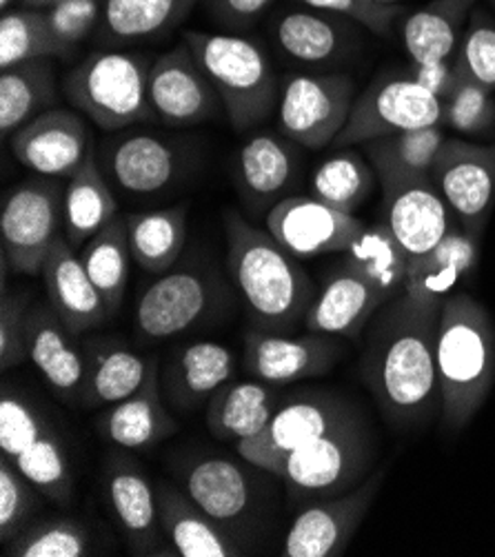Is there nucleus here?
Segmentation results:
<instances>
[{"instance_id": "obj_1", "label": "nucleus", "mask_w": 495, "mask_h": 557, "mask_svg": "<svg viewBox=\"0 0 495 557\" xmlns=\"http://www.w3.org/2000/svg\"><path fill=\"white\" fill-rule=\"evenodd\" d=\"M443 300L407 292L382 307L371 324L360 371L384 418L398 426L424 422L440 407L435 331Z\"/></svg>"}, {"instance_id": "obj_2", "label": "nucleus", "mask_w": 495, "mask_h": 557, "mask_svg": "<svg viewBox=\"0 0 495 557\" xmlns=\"http://www.w3.org/2000/svg\"><path fill=\"white\" fill-rule=\"evenodd\" d=\"M225 234L230 273L258 329L283 333L305 322L318 292L298 258L238 211L225 213Z\"/></svg>"}, {"instance_id": "obj_3", "label": "nucleus", "mask_w": 495, "mask_h": 557, "mask_svg": "<svg viewBox=\"0 0 495 557\" xmlns=\"http://www.w3.org/2000/svg\"><path fill=\"white\" fill-rule=\"evenodd\" d=\"M435 373L443 426L462 431L495 382V326L469 294H454L443 302L435 331Z\"/></svg>"}, {"instance_id": "obj_4", "label": "nucleus", "mask_w": 495, "mask_h": 557, "mask_svg": "<svg viewBox=\"0 0 495 557\" xmlns=\"http://www.w3.org/2000/svg\"><path fill=\"white\" fill-rule=\"evenodd\" d=\"M183 40L213 83L236 132H249L271 116L281 94L279 76L253 40L209 32H185Z\"/></svg>"}, {"instance_id": "obj_5", "label": "nucleus", "mask_w": 495, "mask_h": 557, "mask_svg": "<svg viewBox=\"0 0 495 557\" xmlns=\"http://www.w3.org/2000/svg\"><path fill=\"white\" fill-rule=\"evenodd\" d=\"M149 63L140 53L94 51L63 81L72 107L102 132H123L156 119L149 94Z\"/></svg>"}, {"instance_id": "obj_6", "label": "nucleus", "mask_w": 495, "mask_h": 557, "mask_svg": "<svg viewBox=\"0 0 495 557\" xmlns=\"http://www.w3.org/2000/svg\"><path fill=\"white\" fill-rule=\"evenodd\" d=\"M0 456L61 507L74 495V469L61 433L47 416L10 384L0 396Z\"/></svg>"}, {"instance_id": "obj_7", "label": "nucleus", "mask_w": 495, "mask_h": 557, "mask_svg": "<svg viewBox=\"0 0 495 557\" xmlns=\"http://www.w3.org/2000/svg\"><path fill=\"white\" fill-rule=\"evenodd\" d=\"M371 442L362 416L341 424L294 451L279 478L294 503L341 495L358 482L369 465Z\"/></svg>"}, {"instance_id": "obj_8", "label": "nucleus", "mask_w": 495, "mask_h": 557, "mask_svg": "<svg viewBox=\"0 0 495 557\" xmlns=\"http://www.w3.org/2000/svg\"><path fill=\"white\" fill-rule=\"evenodd\" d=\"M356 416L360 413L354 405L338 394L307 392L283 400L267 426L256 435L240 440L236 451L245 462L279 478L283 465L294 451Z\"/></svg>"}, {"instance_id": "obj_9", "label": "nucleus", "mask_w": 495, "mask_h": 557, "mask_svg": "<svg viewBox=\"0 0 495 557\" xmlns=\"http://www.w3.org/2000/svg\"><path fill=\"white\" fill-rule=\"evenodd\" d=\"M426 127H445V100L433 96L407 74L380 76L354 100L349 121L334 145L341 149L367 145L382 136Z\"/></svg>"}, {"instance_id": "obj_10", "label": "nucleus", "mask_w": 495, "mask_h": 557, "mask_svg": "<svg viewBox=\"0 0 495 557\" xmlns=\"http://www.w3.org/2000/svg\"><path fill=\"white\" fill-rule=\"evenodd\" d=\"M61 178H32L8 191L0 213L3 232V256L12 271L36 275L57 245L63 227Z\"/></svg>"}, {"instance_id": "obj_11", "label": "nucleus", "mask_w": 495, "mask_h": 557, "mask_svg": "<svg viewBox=\"0 0 495 557\" xmlns=\"http://www.w3.org/2000/svg\"><path fill=\"white\" fill-rule=\"evenodd\" d=\"M354 81L345 74H296L279 102V129L307 149L334 145L354 107Z\"/></svg>"}, {"instance_id": "obj_12", "label": "nucleus", "mask_w": 495, "mask_h": 557, "mask_svg": "<svg viewBox=\"0 0 495 557\" xmlns=\"http://www.w3.org/2000/svg\"><path fill=\"white\" fill-rule=\"evenodd\" d=\"M431 181L458 225L480 240L495 207V143L447 138L435 158Z\"/></svg>"}, {"instance_id": "obj_13", "label": "nucleus", "mask_w": 495, "mask_h": 557, "mask_svg": "<svg viewBox=\"0 0 495 557\" xmlns=\"http://www.w3.org/2000/svg\"><path fill=\"white\" fill-rule=\"evenodd\" d=\"M384 469H378L356 488L318 499L300 511L287 533L285 557H338L347 550L351 537L369 513L382 486Z\"/></svg>"}, {"instance_id": "obj_14", "label": "nucleus", "mask_w": 495, "mask_h": 557, "mask_svg": "<svg viewBox=\"0 0 495 557\" xmlns=\"http://www.w3.org/2000/svg\"><path fill=\"white\" fill-rule=\"evenodd\" d=\"M264 218L267 232L298 260L347 251L367 230L354 213L313 196H289Z\"/></svg>"}, {"instance_id": "obj_15", "label": "nucleus", "mask_w": 495, "mask_h": 557, "mask_svg": "<svg viewBox=\"0 0 495 557\" xmlns=\"http://www.w3.org/2000/svg\"><path fill=\"white\" fill-rule=\"evenodd\" d=\"M382 225L389 230L407 260H416L440 245L454 225L445 198L431 176L382 181Z\"/></svg>"}, {"instance_id": "obj_16", "label": "nucleus", "mask_w": 495, "mask_h": 557, "mask_svg": "<svg viewBox=\"0 0 495 557\" xmlns=\"http://www.w3.org/2000/svg\"><path fill=\"white\" fill-rule=\"evenodd\" d=\"M147 94L156 119L170 127H191L223 107L213 83L183 40L149 67Z\"/></svg>"}, {"instance_id": "obj_17", "label": "nucleus", "mask_w": 495, "mask_h": 557, "mask_svg": "<svg viewBox=\"0 0 495 557\" xmlns=\"http://www.w3.org/2000/svg\"><path fill=\"white\" fill-rule=\"evenodd\" d=\"M12 151L36 176L70 181L96 153V147L76 111L51 107L12 136Z\"/></svg>"}, {"instance_id": "obj_18", "label": "nucleus", "mask_w": 495, "mask_h": 557, "mask_svg": "<svg viewBox=\"0 0 495 557\" xmlns=\"http://www.w3.org/2000/svg\"><path fill=\"white\" fill-rule=\"evenodd\" d=\"M96 158L107 181L136 198L172 189L185 170L183 153L174 143L145 132L107 140L96 149Z\"/></svg>"}, {"instance_id": "obj_19", "label": "nucleus", "mask_w": 495, "mask_h": 557, "mask_svg": "<svg viewBox=\"0 0 495 557\" xmlns=\"http://www.w3.org/2000/svg\"><path fill=\"white\" fill-rule=\"evenodd\" d=\"M104 486L114 522L134 555H174L160 524L156 488L132 458L123 454L107 458Z\"/></svg>"}, {"instance_id": "obj_20", "label": "nucleus", "mask_w": 495, "mask_h": 557, "mask_svg": "<svg viewBox=\"0 0 495 557\" xmlns=\"http://www.w3.org/2000/svg\"><path fill=\"white\" fill-rule=\"evenodd\" d=\"M336 336L311 333L309 336H283L276 331L253 329L245 336V367L253 380L285 386L298 380L324 375L343 356Z\"/></svg>"}, {"instance_id": "obj_21", "label": "nucleus", "mask_w": 495, "mask_h": 557, "mask_svg": "<svg viewBox=\"0 0 495 557\" xmlns=\"http://www.w3.org/2000/svg\"><path fill=\"white\" fill-rule=\"evenodd\" d=\"M389 300L392 296L345 256L326 275L305 318V326L311 333L358 338Z\"/></svg>"}, {"instance_id": "obj_22", "label": "nucleus", "mask_w": 495, "mask_h": 557, "mask_svg": "<svg viewBox=\"0 0 495 557\" xmlns=\"http://www.w3.org/2000/svg\"><path fill=\"white\" fill-rule=\"evenodd\" d=\"M51 305H32L27 313V356L65 405L83 407L87 354L74 341Z\"/></svg>"}, {"instance_id": "obj_23", "label": "nucleus", "mask_w": 495, "mask_h": 557, "mask_svg": "<svg viewBox=\"0 0 495 557\" xmlns=\"http://www.w3.org/2000/svg\"><path fill=\"white\" fill-rule=\"evenodd\" d=\"M209 300L211 289L202 273L191 269L162 273L136 302V333L149 343L178 336L202 318Z\"/></svg>"}, {"instance_id": "obj_24", "label": "nucleus", "mask_w": 495, "mask_h": 557, "mask_svg": "<svg viewBox=\"0 0 495 557\" xmlns=\"http://www.w3.org/2000/svg\"><path fill=\"white\" fill-rule=\"evenodd\" d=\"M300 156L289 138L253 134L236 158V185L251 213H269L298 183Z\"/></svg>"}, {"instance_id": "obj_25", "label": "nucleus", "mask_w": 495, "mask_h": 557, "mask_svg": "<svg viewBox=\"0 0 495 557\" xmlns=\"http://www.w3.org/2000/svg\"><path fill=\"white\" fill-rule=\"evenodd\" d=\"M40 275L51 309L59 313L74 336L100 326L112 315L107 300L91 283L78 251L67 243L65 236H61L57 245L51 247Z\"/></svg>"}, {"instance_id": "obj_26", "label": "nucleus", "mask_w": 495, "mask_h": 557, "mask_svg": "<svg viewBox=\"0 0 495 557\" xmlns=\"http://www.w3.org/2000/svg\"><path fill=\"white\" fill-rule=\"evenodd\" d=\"M96 426L109 444L127 451L149 449L176 433L178 424L162 403V380L156 358L138 392L114 407H107Z\"/></svg>"}, {"instance_id": "obj_27", "label": "nucleus", "mask_w": 495, "mask_h": 557, "mask_svg": "<svg viewBox=\"0 0 495 557\" xmlns=\"http://www.w3.org/2000/svg\"><path fill=\"white\" fill-rule=\"evenodd\" d=\"M358 25L341 16L318 10H294L279 16L271 25L273 40L305 65L338 63L358 45Z\"/></svg>"}, {"instance_id": "obj_28", "label": "nucleus", "mask_w": 495, "mask_h": 557, "mask_svg": "<svg viewBox=\"0 0 495 557\" xmlns=\"http://www.w3.org/2000/svg\"><path fill=\"white\" fill-rule=\"evenodd\" d=\"M158 511L164 537L181 557H238L243 548L230 537L225 527L209 518L194 499L176 486H156Z\"/></svg>"}, {"instance_id": "obj_29", "label": "nucleus", "mask_w": 495, "mask_h": 557, "mask_svg": "<svg viewBox=\"0 0 495 557\" xmlns=\"http://www.w3.org/2000/svg\"><path fill=\"white\" fill-rule=\"evenodd\" d=\"M236 371L232 349L220 343H191L170 356L160 375L172 405L189 411L225 386Z\"/></svg>"}, {"instance_id": "obj_30", "label": "nucleus", "mask_w": 495, "mask_h": 557, "mask_svg": "<svg viewBox=\"0 0 495 557\" xmlns=\"http://www.w3.org/2000/svg\"><path fill=\"white\" fill-rule=\"evenodd\" d=\"M480 240L460 225L440 240L429 253L409 260L405 292L422 300H447L454 289L471 283L478 273Z\"/></svg>"}, {"instance_id": "obj_31", "label": "nucleus", "mask_w": 495, "mask_h": 557, "mask_svg": "<svg viewBox=\"0 0 495 557\" xmlns=\"http://www.w3.org/2000/svg\"><path fill=\"white\" fill-rule=\"evenodd\" d=\"M480 0H431L400 18V40L411 63L451 61Z\"/></svg>"}, {"instance_id": "obj_32", "label": "nucleus", "mask_w": 495, "mask_h": 557, "mask_svg": "<svg viewBox=\"0 0 495 557\" xmlns=\"http://www.w3.org/2000/svg\"><path fill=\"white\" fill-rule=\"evenodd\" d=\"M200 0H102L94 38L102 47L153 40L174 32Z\"/></svg>"}, {"instance_id": "obj_33", "label": "nucleus", "mask_w": 495, "mask_h": 557, "mask_svg": "<svg viewBox=\"0 0 495 557\" xmlns=\"http://www.w3.org/2000/svg\"><path fill=\"white\" fill-rule=\"evenodd\" d=\"M87 380L83 392V409H107L134 396L145 384L151 360L143 358L114 341H89Z\"/></svg>"}, {"instance_id": "obj_34", "label": "nucleus", "mask_w": 495, "mask_h": 557, "mask_svg": "<svg viewBox=\"0 0 495 557\" xmlns=\"http://www.w3.org/2000/svg\"><path fill=\"white\" fill-rule=\"evenodd\" d=\"M281 405L283 398L273 384L234 382L220 386L209 398L205 422L213 437L238 444L262 431Z\"/></svg>"}, {"instance_id": "obj_35", "label": "nucleus", "mask_w": 495, "mask_h": 557, "mask_svg": "<svg viewBox=\"0 0 495 557\" xmlns=\"http://www.w3.org/2000/svg\"><path fill=\"white\" fill-rule=\"evenodd\" d=\"M119 215V202L96 153L67 181L63 196V232L78 251Z\"/></svg>"}, {"instance_id": "obj_36", "label": "nucleus", "mask_w": 495, "mask_h": 557, "mask_svg": "<svg viewBox=\"0 0 495 557\" xmlns=\"http://www.w3.org/2000/svg\"><path fill=\"white\" fill-rule=\"evenodd\" d=\"M185 493L220 527L238 522L251 507L249 475L227 458L196 462L185 475Z\"/></svg>"}, {"instance_id": "obj_37", "label": "nucleus", "mask_w": 495, "mask_h": 557, "mask_svg": "<svg viewBox=\"0 0 495 557\" xmlns=\"http://www.w3.org/2000/svg\"><path fill=\"white\" fill-rule=\"evenodd\" d=\"M57 72L51 59L14 65L0 74V132L12 138L21 127L57 102Z\"/></svg>"}, {"instance_id": "obj_38", "label": "nucleus", "mask_w": 495, "mask_h": 557, "mask_svg": "<svg viewBox=\"0 0 495 557\" xmlns=\"http://www.w3.org/2000/svg\"><path fill=\"white\" fill-rule=\"evenodd\" d=\"M134 262L147 273H168L187 240V207H168L127 215Z\"/></svg>"}, {"instance_id": "obj_39", "label": "nucleus", "mask_w": 495, "mask_h": 557, "mask_svg": "<svg viewBox=\"0 0 495 557\" xmlns=\"http://www.w3.org/2000/svg\"><path fill=\"white\" fill-rule=\"evenodd\" d=\"M445 143V127H426L375 138L364 145V151L382 183L392 178L431 176L435 158Z\"/></svg>"}, {"instance_id": "obj_40", "label": "nucleus", "mask_w": 495, "mask_h": 557, "mask_svg": "<svg viewBox=\"0 0 495 557\" xmlns=\"http://www.w3.org/2000/svg\"><path fill=\"white\" fill-rule=\"evenodd\" d=\"M78 256L91 277V283L98 287L109 305V311L114 315L125 298L129 281V260H134L129 249L127 218L116 215L104 230H100L78 249Z\"/></svg>"}, {"instance_id": "obj_41", "label": "nucleus", "mask_w": 495, "mask_h": 557, "mask_svg": "<svg viewBox=\"0 0 495 557\" xmlns=\"http://www.w3.org/2000/svg\"><path fill=\"white\" fill-rule=\"evenodd\" d=\"M378 174L358 151L343 147L318 164L311 176V196L341 211L354 213L371 196Z\"/></svg>"}, {"instance_id": "obj_42", "label": "nucleus", "mask_w": 495, "mask_h": 557, "mask_svg": "<svg viewBox=\"0 0 495 557\" xmlns=\"http://www.w3.org/2000/svg\"><path fill=\"white\" fill-rule=\"evenodd\" d=\"M65 55L67 51L51 32L45 10H14L0 18V70Z\"/></svg>"}, {"instance_id": "obj_43", "label": "nucleus", "mask_w": 495, "mask_h": 557, "mask_svg": "<svg viewBox=\"0 0 495 557\" xmlns=\"http://www.w3.org/2000/svg\"><path fill=\"white\" fill-rule=\"evenodd\" d=\"M345 256L392 298L405 292L409 260L382 222L371 230H364L362 236L345 251Z\"/></svg>"}, {"instance_id": "obj_44", "label": "nucleus", "mask_w": 495, "mask_h": 557, "mask_svg": "<svg viewBox=\"0 0 495 557\" xmlns=\"http://www.w3.org/2000/svg\"><path fill=\"white\" fill-rule=\"evenodd\" d=\"M89 550V531L70 518L29 524L5 546L10 557H85Z\"/></svg>"}, {"instance_id": "obj_45", "label": "nucleus", "mask_w": 495, "mask_h": 557, "mask_svg": "<svg viewBox=\"0 0 495 557\" xmlns=\"http://www.w3.org/2000/svg\"><path fill=\"white\" fill-rule=\"evenodd\" d=\"M456 65L467 81L488 91L495 89V23L484 10L471 14L456 51Z\"/></svg>"}, {"instance_id": "obj_46", "label": "nucleus", "mask_w": 495, "mask_h": 557, "mask_svg": "<svg viewBox=\"0 0 495 557\" xmlns=\"http://www.w3.org/2000/svg\"><path fill=\"white\" fill-rule=\"evenodd\" d=\"M38 495L42 493L8 458L0 456V542L5 546L32 524Z\"/></svg>"}, {"instance_id": "obj_47", "label": "nucleus", "mask_w": 495, "mask_h": 557, "mask_svg": "<svg viewBox=\"0 0 495 557\" xmlns=\"http://www.w3.org/2000/svg\"><path fill=\"white\" fill-rule=\"evenodd\" d=\"M495 123V100L488 89L462 78L456 91L445 100V127L460 134H486Z\"/></svg>"}, {"instance_id": "obj_48", "label": "nucleus", "mask_w": 495, "mask_h": 557, "mask_svg": "<svg viewBox=\"0 0 495 557\" xmlns=\"http://www.w3.org/2000/svg\"><path fill=\"white\" fill-rule=\"evenodd\" d=\"M298 5L341 16L345 21L364 27L367 32L387 38L394 32V25L405 16L403 5H387L380 0H296Z\"/></svg>"}, {"instance_id": "obj_49", "label": "nucleus", "mask_w": 495, "mask_h": 557, "mask_svg": "<svg viewBox=\"0 0 495 557\" xmlns=\"http://www.w3.org/2000/svg\"><path fill=\"white\" fill-rule=\"evenodd\" d=\"M100 0H59L57 5L45 10L51 32L57 34L67 55H72L100 23Z\"/></svg>"}, {"instance_id": "obj_50", "label": "nucleus", "mask_w": 495, "mask_h": 557, "mask_svg": "<svg viewBox=\"0 0 495 557\" xmlns=\"http://www.w3.org/2000/svg\"><path fill=\"white\" fill-rule=\"evenodd\" d=\"M32 300L25 294H3L0 300V369L5 373L27 356V313Z\"/></svg>"}, {"instance_id": "obj_51", "label": "nucleus", "mask_w": 495, "mask_h": 557, "mask_svg": "<svg viewBox=\"0 0 495 557\" xmlns=\"http://www.w3.org/2000/svg\"><path fill=\"white\" fill-rule=\"evenodd\" d=\"M407 76H411L418 85L429 89L440 100H447L465 78L456 65V59L435 63H413Z\"/></svg>"}, {"instance_id": "obj_52", "label": "nucleus", "mask_w": 495, "mask_h": 557, "mask_svg": "<svg viewBox=\"0 0 495 557\" xmlns=\"http://www.w3.org/2000/svg\"><path fill=\"white\" fill-rule=\"evenodd\" d=\"M273 0H207V10L215 23L230 29L251 27Z\"/></svg>"}, {"instance_id": "obj_53", "label": "nucleus", "mask_w": 495, "mask_h": 557, "mask_svg": "<svg viewBox=\"0 0 495 557\" xmlns=\"http://www.w3.org/2000/svg\"><path fill=\"white\" fill-rule=\"evenodd\" d=\"M21 3H25L29 10H47L51 5H57L59 0H21Z\"/></svg>"}, {"instance_id": "obj_54", "label": "nucleus", "mask_w": 495, "mask_h": 557, "mask_svg": "<svg viewBox=\"0 0 495 557\" xmlns=\"http://www.w3.org/2000/svg\"><path fill=\"white\" fill-rule=\"evenodd\" d=\"M380 3H387V5H403L405 0H380Z\"/></svg>"}, {"instance_id": "obj_55", "label": "nucleus", "mask_w": 495, "mask_h": 557, "mask_svg": "<svg viewBox=\"0 0 495 557\" xmlns=\"http://www.w3.org/2000/svg\"><path fill=\"white\" fill-rule=\"evenodd\" d=\"M12 3H16V0H0V8H3V10H8Z\"/></svg>"}, {"instance_id": "obj_56", "label": "nucleus", "mask_w": 495, "mask_h": 557, "mask_svg": "<svg viewBox=\"0 0 495 557\" xmlns=\"http://www.w3.org/2000/svg\"><path fill=\"white\" fill-rule=\"evenodd\" d=\"M491 3H493V8H495V0H491Z\"/></svg>"}]
</instances>
